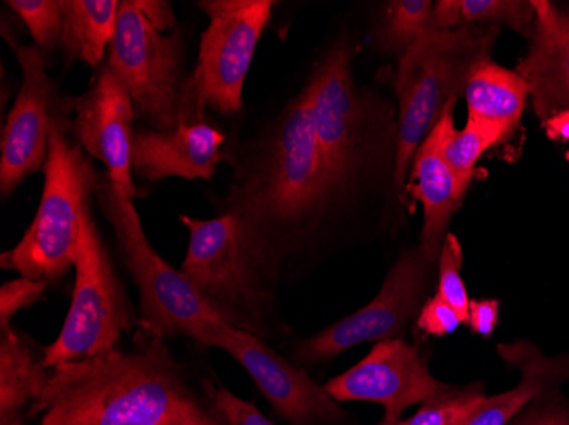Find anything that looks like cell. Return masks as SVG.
Wrapping results in <instances>:
<instances>
[{
	"label": "cell",
	"instance_id": "52a82bcc",
	"mask_svg": "<svg viewBox=\"0 0 569 425\" xmlns=\"http://www.w3.org/2000/svg\"><path fill=\"white\" fill-rule=\"evenodd\" d=\"M183 59V33L178 28L159 30L136 0L121 2L107 65L127 89L137 118L150 130H172L203 120L188 105Z\"/></svg>",
	"mask_w": 569,
	"mask_h": 425
},
{
	"label": "cell",
	"instance_id": "7c38bea8",
	"mask_svg": "<svg viewBox=\"0 0 569 425\" xmlns=\"http://www.w3.org/2000/svg\"><path fill=\"white\" fill-rule=\"evenodd\" d=\"M433 264L420 245L402 252L372 302L300 342L293 360L300 364L326 363L363 342L399 338L425 305Z\"/></svg>",
	"mask_w": 569,
	"mask_h": 425
},
{
	"label": "cell",
	"instance_id": "ab89813d",
	"mask_svg": "<svg viewBox=\"0 0 569 425\" xmlns=\"http://www.w3.org/2000/svg\"><path fill=\"white\" fill-rule=\"evenodd\" d=\"M566 161H568V162H569V152H568V153H566Z\"/></svg>",
	"mask_w": 569,
	"mask_h": 425
},
{
	"label": "cell",
	"instance_id": "ba28073f",
	"mask_svg": "<svg viewBox=\"0 0 569 425\" xmlns=\"http://www.w3.org/2000/svg\"><path fill=\"white\" fill-rule=\"evenodd\" d=\"M73 270L69 313L59 337L43 353L48 370L118 350L121 337L136 331L140 322L91 210L82 219Z\"/></svg>",
	"mask_w": 569,
	"mask_h": 425
},
{
	"label": "cell",
	"instance_id": "ffe728a7",
	"mask_svg": "<svg viewBox=\"0 0 569 425\" xmlns=\"http://www.w3.org/2000/svg\"><path fill=\"white\" fill-rule=\"evenodd\" d=\"M118 0H60L62 8V48L70 62L99 69L108 59L117 33Z\"/></svg>",
	"mask_w": 569,
	"mask_h": 425
},
{
	"label": "cell",
	"instance_id": "d590c367",
	"mask_svg": "<svg viewBox=\"0 0 569 425\" xmlns=\"http://www.w3.org/2000/svg\"><path fill=\"white\" fill-rule=\"evenodd\" d=\"M546 135L559 143H569V110L555 114L542 123Z\"/></svg>",
	"mask_w": 569,
	"mask_h": 425
},
{
	"label": "cell",
	"instance_id": "4dcf8cb0",
	"mask_svg": "<svg viewBox=\"0 0 569 425\" xmlns=\"http://www.w3.org/2000/svg\"><path fill=\"white\" fill-rule=\"evenodd\" d=\"M213 405L226 425H273L254 405L223 386L213 393Z\"/></svg>",
	"mask_w": 569,
	"mask_h": 425
},
{
	"label": "cell",
	"instance_id": "74e56055",
	"mask_svg": "<svg viewBox=\"0 0 569 425\" xmlns=\"http://www.w3.org/2000/svg\"><path fill=\"white\" fill-rule=\"evenodd\" d=\"M2 425H22V424H18V422H8V424H2Z\"/></svg>",
	"mask_w": 569,
	"mask_h": 425
},
{
	"label": "cell",
	"instance_id": "836d02e7",
	"mask_svg": "<svg viewBox=\"0 0 569 425\" xmlns=\"http://www.w3.org/2000/svg\"><path fill=\"white\" fill-rule=\"evenodd\" d=\"M137 8L146 14V18L152 22L156 28L162 31H174L176 14L172 11V6L164 0H136Z\"/></svg>",
	"mask_w": 569,
	"mask_h": 425
},
{
	"label": "cell",
	"instance_id": "f1b7e54d",
	"mask_svg": "<svg viewBox=\"0 0 569 425\" xmlns=\"http://www.w3.org/2000/svg\"><path fill=\"white\" fill-rule=\"evenodd\" d=\"M47 286L48 283L44 281L24 276L2 284L0 287V328L9 327L16 313L34 305L43 296Z\"/></svg>",
	"mask_w": 569,
	"mask_h": 425
},
{
	"label": "cell",
	"instance_id": "2e32d148",
	"mask_svg": "<svg viewBox=\"0 0 569 425\" xmlns=\"http://www.w3.org/2000/svg\"><path fill=\"white\" fill-rule=\"evenodd\" d=\"M226 143V133L204 120L166 131L139 128L133 135V178L147 182L171 178L210 181L220 162H229Z\"/></svg>",
	"mask_w": 569,
	"mask_h": 425
},
{
	"label": "cell",
	"instance_id": "cb8c5ba5",
	"mask_svg": "<svg viewBox=\"0 0 569 425\" xmlns=\"http://www.w3.org/2000/svg\"><path fill=\"white\" fill-rule=\"evenodd\" d=\"M433 2L430 0H392L383 12L376 34L377 48L386 55H399L431 30Z\"/></svg>",
	"mask_w": 569,
	"mask_h": 425
},
{
	"label": "cell",
	"instance_id": "8d00e7d4",
	"mask_svg": "<svg viewBox=\"0 0 569 425\" xmlns=\"http://www.w3.org/2000/svg\"><path fill=\"white\" fill-rule=\"evenodd\" d=\"M171 425H220L219 422H212V424H171Z\"/></svg>",
	"mask_w": 569,
	"mask_h": 425
},
{
	"label": "cell",
	"instance_id": "4fadbf2b",
	"mask_svg": "<svg viewBox=\"0 0 569 425\" xmlns=\"http://www.w3.org/2000/svg\"><path fill=\"white\" fill-rule=\"evenodd\" d=\"M210 347L222 350L244 367L271 407L293 425H319L343 418V408L306 371L278 356L251 332L223 324Z\"/></svg>",
	"mask_w": 569,
	"mask_h": 425
},
{
	"label": "cell",
	"instance_id": "1f68e13d",
	"mask_svg": "<svg viewBox=\"0 0 569 425\" xmlns=\"http://www.w3.org/2000/svg\"><path fill=\"white\" fill-rule=\"evenodd\" d=\"M540 398L533 401L529 411L515 417L510 425H569V411L556 402H540Z\"/></svg>",
	"mask_w": 569,
	"mask_h": 425
},
{
	"label": "cell",
	"instance_id": "e0dca14e",
	"mask_svg": "<svg viewBox=\"0 0 569 425\" xmlns=\"http://www.w3.org/2000/svg\"><path fill=\"white\" fill-rule=\"evenodd\" d=\"M530 50L515 72L526 81L533 111L545 123L569 110V14L548 0H532Z\"/></svg>",
	"mask_w": 569,
	"mask_h": 425
},
{
	"label": "cell",
	"instance_id": "7402d4cb",
	"mask_svg": "<svg viewBox=\"0 0 569 425\" xmlns=\"http://www.w3.org/2000/svg\"><path fill=\"white\" fill-rule=\"evenodd\" d=\"M50 370L38 360L30 342L12 325L0 328V422H14L16 415L37 402L47 386Z\"/></svg>",
	"mask_w": 569,
	"mask_h": 425
},
{
	"label": "cell",
	"instance_id": "277c9868",
	"mask_svg": "<svg viewBox=\"0 0 569 425\" xmlns=\"http://www.w3.org/2000/svg\"><path fill=\"white\" fill-rule=\"evenodd\" d=\"M497 26L428 30L405 51L395 73L398 136L392 190L401 193L415 153L463 94L472 70L489 60Z\"/></svg>",
	"mask_w": 569,
	"mask_h": 425
},
{
	"label": "cell",
	"instance_id": "d6986e66",
	"mask_svg": "<svg viewBox=\"0 0 569 425\" xmlns=\"http://www.w3.org/2000/svg\"><path fill=\"white\" fill-rule=\"evenodd\" d=\"M498 353L522 371V380L508 392L488 396L469 425H510L530 402L569 380V356L548 357L526 342L500 345Z\"/></svg>",
	"mask_w": 569,
	"mask_h": 425
},
{
	"label": "cell",
	"instance_id": "8992f818",
	"mask_svg": "<svg viewBox=\"0 0 569 425\" xmlns=\"http://www.w3.org/2000/svg\"><path fill=\"white\" fill-rule=\"evenodd\" d=\"M96 203L110 223L121 259L139 290L140 325L153 337H190L210 347L226 322L200 298L190 281L150 245L132 198L101 171Z\"/></svg>",
	"mask_w": 569,
	"mask_h": 425
},
{
	"label": "cell",
	"instance_id": "ac0fdd59",
	"mask_svg": "<svg viewBox=\"0 0 569 425\" xmlns=\"http://www.w3.org/2000/svg\"><path fill=\"white\" fill-rule=\"evenodd\" d=\"M456 130L453 108L443 114L430 135L415 153L411 164V179L417 198L423 204V229L420 247L428 259L438 264L447 229L453 211L460 206L457 182L443 156L447 136Z\"/></svg>",
	"mask_w": 569,
	"mask_h": 425
},
{
	"label": "cell",
	"instance_id": "5b68a950",
	"mask_svg": "<svg viewBox=\"0 0 569 425\" xmlns=\"http://www.w3.org/2000/svg\"><path fill=\"white\" fill-rule=\"evenodd\" d=\"M70 131L69 114L53 121L43 193L33 222L19 244L0 255L4 270L48 284L57 283L76 267L82 219L91 210L101 179L91 156L70 139Z\"/></svg>",
	"mask_w": 569,
	"mask_h": 425
},
{
	"label": "cell",
	"instance_id": "d4e9b609",
	"mask_svg": "<svg viewBox=\"0 0 569 425\" xmlns=\"http://www.w3.org/2000/svg\"><path fill=\"white\" fill-rule=\"evenodd\" d=\"M486 398L488 396L481 385L462 388L449 385L443 392L423 402L417 414L396 425H469L481 411Z\"/></svg>",
	"mask_w": 569,
	"mask_h": 425
},
{
	"label": "cell",
	"instance_id": "3957f363",
	"mask_svg": "<svg viewBox=\"0 0 569 425\" xmlns=\"http://www.w3.org/2000/svg\"><path fill=\"white\" fill-rule=\"evenodd\" d=\"M355 53L347 38L336 41L303 88L336 210L366 201L395 178L398 120L391 105L358 85Z\"/></svg>",
	"mask_w": 569,
	"mask_h": 425
},
{
	"label": "cell",
	"instance_id": "e575fe53",
	"mask_svg": "<svg viewBox=\"0 0 569 425\" xmlns=\"http://www.w3.org/2000/svg\"><path fill=\"white\" fill-rule=\"evenodd\" d=\"M460 26H462L460 0H440L433 4V16H431L433 30H456Z\"/></svg>",
	"mask_w": 569,
	"mask_h": 425
},
{
	"label": "cell",
	"instance_id": "83f0119b",
	"mask_svg": "<svg viewBox=\"0 0 569 425\" xmlns=\"http://www.w3.org/2000/svg\"><path fill=\"white\" fill-rule=\"evenodd\" d=\"M462 257V245H460L459 239L453 233H447L440 257H438L437 296H440L447 305L452 306L459 313L463 324H468L471 300H469L468 290L460 276Z\"/></svg>",
	"mask_w": 569,
	"mask_h": 425
},
{
	"label": "cell",
	"instance_id": "8fae6325",
	"mask_svg": "<svg viewBox=\"0 0 569 425\" xmlns=\"http://www.w3.org/2000/svg\"><path fill=\"white\" fill-rule=\"evenodd\" d=\"M2 37L22 73L21 89L2 127L0 142V196L8 200L26 179L43 171L53 121L73 114L76 98L60 94L48 75V57L37 44L18 43L4 24Z\"/></svg>",
	"mask_w": 569,
	"mask_h": 425
},
{
	"label": "cell",
	"instance_id": "44dd1931",
	"mask_svg": "<svg viewBox=\"0 0 569 425\" xmlns=\"http://www.w3.org/2000/svg\"><path fill=\"white\" fill-rule=\"evenodd\" d=\"M463 98L469 118L503 127L511 135L522 120L529 89L519 73L485 60L472 70Z\"/></svg>",
	"mask_w": 569,
	"mask_h": 425
},
{
	"label": "cell",
	"instance_id": "9c48e42d",
	"mask_svg": "<svg viewBox=\"0 0 569 425\" xmlns=\"http://www.w3.org/2000/svg\"><path fill=\"white\" fill-rule=\"evenodd\" d=\"M188 247L179 271L226 324L263 337L270 293L252 270L232 216L200 220L181 215Z\"/></svg>",
	"mask_w": 569,
	"mask_h": 425
},
{
	"label": "cell",
	"instance_id": "f35d334b",
	"mask_svg": "<svg viewBox=\"0 0 569 425\" xmlns=\"http://www.w3.org/2000/svg\"><path fill=\"white\" fill-rule=\"evenodd\" d=\"M379 425H396V424H389V422H382V424Z\"/></svg>",
	"mask_w": 569,
	"mask_h": 425
},
{
	"label": "cell",
	"instance_id": "484cf974",
	"mask_svg": "<svg viewBox=\"0 0 569 425\" xmlns=\"http://www.w3.org/2000/svg\"><path fill=\"white\" fill-rule=\"evenodd\" d=\"M462 26H508L523 37H532L536 11L530 2L515 0H460Z\"/></svg>",
	"mask_w": 569,
	"mask_h": 425
},
{
	"label": "cell",
	"instance_id": "d6a6232c",
	"mask_svg": "<svg viewBox=\"0 0 569 425\" xmlns=\"http://www.w3.org/2000/svg\"><path fill=\"white\" fill-rule=\"evenodd\" d=\"M500 321V303L497 300H471L469 305V327L482 337H489Z\"/></svg>",
	"mask_w": 569,
	"mask_h": 425
},
{
	"label": "cell",
	"instance_id": "5bb4252c",
	"mask_svg": "<svg viewBox=\"0 0 569 425\" xmlns=\"http://www.w3.org/2000/svg\"><path fill=\"white\" fill-rule=\"evenodd\" d=\"M447 386L428 371L418 347L402 338H387L376 342L360 363L326 383L325 388L336 402L382 405L383 422L398 424L406 408L423 404Z\"/></svg>",
	"mask_w": 569,
	"mask_h": 425
},
{
	"label": "cell",
	"instance_id": "6da1fadb",
	"mask_svg": "<svg viewBox=\"0 0 569 425\" xmlns=\"http://www.w3.org/2000/svg\"><path fill=\"white\" fill-rule=\"evenodd\" d=\"M223 213L236 220L246 257L263 283L336 213L306 89L230 155Z\"/></svg>",
	"mask_w": 569,
	"mask_h": 425
},
{
	"label": "cell",
	"instance_id": "4316f807",
	"mask_svg": "<svg viewBox=\"0 0 569 425\" xmlns=\"http://www.w3.org/2000/svg\"><path fill=\"white\" fill-rule=\"evenodd\" d=\"M6 6L24 22L34 44L50 59L62 43L60 0H8Z\"/></svg>",
	"mask_w": 569,
	"mask_h": 425
},
{
	"label": "cell",
	"instance_id": "603a6c76",
	"mask_svg": "<svg viewBox=\"0 0 569 425\" xmlns=\"http://www.w3.org/2000/svg\"><path fill=\"white\" fill-rule=\"evenodd\" d=\"M508 136H510V133L503 127L488 123V121L475 120V118H468V123L462 130H453L447 136L446 145H443V156H446L447 164H449L450 171L456 178L460 203H462L463 194L471 184L479 159L491 146L498 145Z\"/></svg>",
	"mask_w": 569,
	"mask_h": 425
},
{
	"label": "cell",
	"instance_id": "9a60e30c",
	"mask_svg": "<svg viewBox=\"0 0 569 425\" xmlns=\"http://www.w3.org/2000/svg\"><path fill=\"white\" fill-rule=\"evenodd\" d=\"M136 120L132 99L104 63L88 91L76 98L72 135L91 159L101 162L111 182L132 200L137 198L132 171Z\"/></svg>",
	"mask_w": 569,
	"mask_h": 425
},
{
	"label": "cell",
	"instance_id": "7a4b0ae2",
	"mask_svg": "<svg viewBox=\"0 0 569 425\" xmlns=\"http://www.w3.org/2000/svg\"><path fill=\"white\" fill-rule=\"evenodd\" d=\"M40 425H171L217 422L198 402L162 338L143 332L114 350L50 370L34 402Z\"/></svg>",
	"mask_w": 569,
	"mask_h": 425
},
{
	"label": "cell",
	"instance_id": "f546056e",
	"mask_svg": "<svg viewBox=\"0 0 569 425\" xmlns=\"http://www.w3.org/2000/svg\"><path fill=\"white\" fill-rule=\"evenodd\" d=\"M463 324L459 313L447 305L440 296L428 298L418 313L417 325L425 334L433 337H443V335L453 334Z\"/></svg>",
	"mask_w": 569,
	"mask_h": 425
},
{
	"label": "cell",
	"instance_id": "30bf717a",
	"mask_svg": "<svg viewBox=\"0 0 569 425\" xmlns=\"http://www.w3.org/2000/svg\"><path fill=\"white\" fill-rule=\"evenodd\" d=\"M198 9L209 16L201 34L198 60L188 82L203 110L222 117L241 113L246 77L256 48L271 21V0H201Z\"/></svg>",
	"mask_w": 569,
	"mask_h": 425
}]
</instances>
